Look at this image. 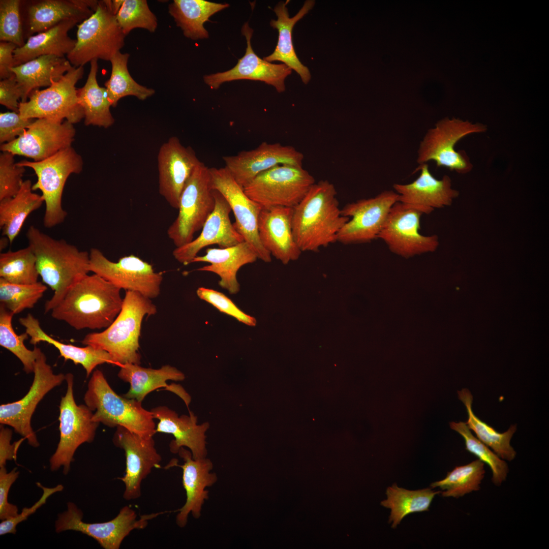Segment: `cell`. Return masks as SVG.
I'll return each mask as SVG.
<instances>
[{
	"mask_svg": "<svg viewBox=\"0 0 549 549\" xmlns=\"http://www.w3.org/2000/svg\"><path fill=\"white\" fill-rule=\"evenodd\" d=\"M337 194L332 183L320 180L293 207L292 231L302 252H317L337 241L349 218L342 215Z\"/></svg>",
	"mask_w": 549,
	"mask_h": 549,
	"instance_id": "1",
	"label": "cell"
},
{
	"mask_svg": "<svg viewBox=\"0 0 549 549\" xmlns=\"http://www.w3.org/2000/svg\"><path fill=\"white\" fill-rule=\"evenodd\" d=\"M26 236L36 256L39 276L54 291L45 303L47 313L73 286L88 275L89 253L79 250L63 239H55L33 225L28 228Z\"/></svg>",
	"mask_w": 549,
	"mask_h": 549,
	"instance_id": "2",
	"label": "cell"
},
{
	"mask_svg": "<svg viewBox=\"0 0 549 549\" xmlns=\"http://www.w3.org/2000/svg\"><path fill=\"white\" fill-rule=\"evenodd\" d=\"M120 291L98 275L88 274L69 289L51 311V316L76 330L107 328L121 309Z\"/></svg>",
	"mask_w": 549,
	"mask_h": 549,
	"instance_id": "3",
	"label": "cell"
},
{
	"mask_svg": "<svg viewBox=\"0 0 549 549\" xmlns=\"http://www.w3.org/2000/svg\"><path fill=\"white\" fill-rule=\"evenodd\" d=\"M157 311L151 299L126 291L121 309L111 324L101 332L88 333L81 343L106 351L114 364H140L139 339L142 320Z\"/></svg>",
	"mask_w": 549,
	"mask_h": 549,
	"instance_id": "4",
	"label": "cell"
},
{
	"mask_svg": "<svg viewBox=\"0 0 549 549\" xmlns=\"http://www.w3.org/2000/svg\"><path fill=\"white\" fill-rule=\"evenodd\" d=\"M83 400L95 411L92 418L96 422L109 428L122 426L144 438L156 433L151 411L145 409L142 402L117 394L100 370L93 372Z\"/></svg>",
	"mask_w": 549,
	"mask_h": 549,
	"instance_id": "5",
	"label": "cell"
},
{
	"mask_svg": "<svg viewBox=\"0 0 549 549\" xmlns=\"http://www.w3.org/2000/svg\"><path fill=\"white\" fill-rule=\"evenodd\" d=\"M125 36L116 20L112 1H99L94 13L78 25L76 42L67 59L74 67L94 59L110 61L124 46Z\"/></svg>",
	"mask_w": 549,
	"mask_h": 549,
	"instance_id": "6",
	"label": "cell"
},
{
	"mask_svg": "<svg viewBox=\"0 0 549 549\" xmlns=\"http://www.w3.org/2000/svg\"><path fill=\"white\" fill-rule=\"evenodd\" d=\"M16 164L33 169L37 176L32 190H40L42 192L45 203L44 227L51 228L63 223L67 216L62 203L64 187L71 174H79L82 170L83 162L81 156L70 146L40 161L22 160Z\"/></svg>",
	"mask_w": 549,
	"mask_h": 549,
	"instance_id": "7",
	"label": "cell"
},
{
	"mask_svg": "<svg viewBox=\"0 0 549 549\" xmlns=\"http://www.w3.org/2000/svg\"><path fill=\"white\" fill-rule=\"evenodd\" d=\"M486 130V126L481 123L456 118L442 119L425 134L419 145L416 161L420 165L432 161L438 167L467 173L473 164L465 152L455 150V146L466 136Z\"/></svg>",
	"mask_w": 549,
	"mask_h": 549,
	"instance_id": "8",
	"label": "cell"
},
{
	"mask_svg": "<svg viewBox=\"0 0 549 549\" xmlns=\"http://www.w3.org/2000/svg\"><path fill=\"white\" fill-rule=\"evenodd\" d=\"M215 206L209 168L201 162L186 183L180 197L178 215L167 230L168 236L176 248L194 239Z\"/></svg>",
	"mask_w": 549,
	"mask_h": 549,
	"instance_id": "9",
	"label": "cell"
},
{
	"mask_svg": "<svg viewBox=\"0 0 549 549\" xmlns=\"http://www.w3.org/2000/svg\"><path fill=\"white\" fill-rule=\"evenodd\" d=\"M65 380L67 389L59 405L60 438L49 462L52 471L63 467L64 474L67 475L76 450L82 444L93 442L100 423L93 420V412L86 405L76 404L73 394V374H66Z\"/></svg>",
	"mask_w": 549,
	"mask_h": 549,
	"instance_id": "10",
	"label": "cell"
},
{
	"mask_svg": "<svg viewBox=\"0 0 549 549\" xmlns=\"http://www.w3.org/2000/svg\"><path fill=\"white\" fill-rule=\"evenodd\" d=\"M83 74V66H72L51 86L43 90H33L26 102L19 103L18 113L21 117L58 121L65 119L72 124L79 122L84 118V114L78 102L75 85Z\"/></svg>",
	"mask_w": 549,
	"mask_h": 549,
	"instance_id": "11",
	"label": "cell"
},
{
	"mask_svg": "<svg viewBox=\"0 0 549 549\" xmlns=\"http://www.w3.org/2000/svg\"><path fill=\"white\" fill-rule=\"evenodd\" d=\"M315 183L302 166L279 165L259 174L243 189L262 207H294Z\"/></svg>",
	"mask_w": 549,
	"mask_h": 549,
	"instance_id": "12",
	"label": "cell"
},
{
	"mask_svg": "<svg viewBox=\"0 0 549 549\" xmlns=\"http://www.w3.org/2000/svg\"><path fill=\"white\" fill-rule=\"evenodd\" d=\"M432 212L421 206L399 201L392 206L378 236L391 252L405 258L435 252L439 246L436 235L420 233L423 214Z\"/></svg>",
	"mask_w": 549,
	"mask_h": 549,
	"instance_id": "13",
	"label": "cell"
},
{
	"mask_svg": "<svg viewBox=\"0 0 549 549\" xmlns=\"http://www.w3.org/2000/svg\"><path fill=\"white\" fill-rule=\"evenodd\" d=\"M162 513L142 515L137 518L135 511L126 506L110 521L87 523L82 521V511L74 503L69 502L67 510L58 514L55 530L57 533L69 530L80 532L96 540L105 549H118L132 531L145 528L149 520Z\"/></svg>",
	"mask_w": 549,
	"mask_h": 549,
	"instance_id": "14",
	"label": "cell"
},
{
	"mask_svg": "<svg viewBox=\"0 0 549 549\" xmlns=\"http://www.w3.org/2000/svg\"><path fill=\"white\" fill-rule=\"evenodd\" d=\"M89 270L120 290L137 292L149 299L160 293L162 273L156 272L152 265L133 254L115 262L98 249L92 248Z\"/></svg>",
	"mask_w": 549,
	"mask_h": 549,
	"instance_id": "15",
	"label": "cell"
},
{
	"mask_svg": "<svg viewBox=\"0 0 549 549\" xmlns=\"http://www.w3.org/2000/svg\"><path fill=\"white\" fill-rule=\"evenodd\" d=\"M46 356L40 352L34 364L33 381L27 393L20 400L0 406V423L12 427L15 432L34 447L39 446L31 426V419L37 405L53 388L66 380V375L53 373Z\"/></svg>",
	"mask_w": 549,
	"mask_h": 549,
	"instance_id": "16",
	"label": "cell"
},
{
	"mask_svg": "<svg viewBox=\"0 0 549 549\" xmlns=\"http://www.w3.org/2000/svg\"><path fill=\"white\" fill-rule=\"evenodd\" d=\"M211 186L226 199L233 212L237 231L254 250L258 258L265 262L271 260V255L262 246L258 234V218L262 207L251 199L243 188L224 168H209Z\"/></svg>",
	"mask_w": 549,
	"mask_h": 549,
	"instance_id": "17",
	"label": "cell"
},
{
	"mask_svg": "<svg viewBox=\"0 0 549 549\" xmlns=\"http://www.w3.org/2000/svg\"><path fill=\"white\" fill-rule=\"evenodd\" d=\"M398 199V195L394 191L385 190L374 197L347 204L341 209V212L349 219L339 232L337 241L352 245L370 242L378 239Z\"/></svg>",
	"mask_w": 549,
	"mask_h": 549,
	"instance_id": "18",
	"label": "cell"
},
{
	"mask_svg": "<svg viewBox=\"0 0 549 549\" xmlns=\"http://www.w3.org/2000/svg\"><path fill=\"white\" fill-rule=\"evenodd\" d=\"M75 134L73 124L67 120L38 118L21 136L2 144L1 150L40 161L72 146Z\"/></svg>",
	"mask_w": 549,
	"mask_h": 549,
	"instance_id": "19",
	"label": "cell"
},
{
	"mask_svg": "<svg viewBox=\"0 0 549 549\" xmlns=\"http://www.w3.org/2000/svg\"><path fill=\"white\" fill-rule=\"evenodd\" d=\"M112 441L115 446L124 450L126 456L125 473L124 476L118 478L125 484L124 498L127 500L138 499L141 495L142 480L162 461L153 437L144 438L118 426Z\"/></svg>",
	"mask_w": 549,
	"mask_h": 549,
	"instance_id": "20",
	"label": "cell"
},
{
	"mask_svg": "<svg viewBox=\"0 0 549 549\" xmlns=\"http://www.w3.org/2000/svg\"><path fill=\"white\" fill-rule=\"evenodd\" d=\"M303 155L291 145L263 142L257 147L223 157L225 166L242 188L259 174L279 165L302 166Z\"/></svg>",
	"mask_w": 549,
	"mask_h": 549,
	"instance_id": "21",
	"label": "cell"
},
{
	"mask_svg": "<svg viewBox=\"0 0 549 549\" xmlns=\"http://www.w3.org/2000/svg\"><path fill=\"white\" fill-rule=\"evenodd\" d=\"M200 162L194 150L184 146L175 136L161 146L158 155L159 193L173 208H178L186 183Z\"/></svg>",
	"mask_w": 549,
	"mask_h": 549,
	"instance_id": "22",
	"label": "cell"
},
{
	"mask_svg": "<svg viewBox=\"0 0 549 549\" xmlns=\"http://www.w3.org/2000/svg\"><path fill=\"white\" fill-rule=\"evenodd\" d=\"M241 33L247 40L245 55L238 59L231 69L203 77L204 82L211 89H218L226 82L247 79L260 81L275 87L278 93L285 90V80L292 73V70L284 64H272L260 58L251 45L253 30L246 22Z\"/></svg>",
	"mask_w": 549,
	"mask_h": 549,
	"instance_id": "23",
	"label": "cell"
},
{
	"mask_svg": "<svg viewBox=\"0 0 549 549\" xmlns=\"http://www.w3.org/2000/svg\"><path fill=\"white\" fill-rule=\"evenodd\" d=\"M215 208L205 222L199 235L191 242L175 248L174 258L184 265L191 264L204 248L217 245L221 248L230 247L244 241L230 219L231 209L224 197L213 190Z\"/></svg>",
	"mask_w": 549,
	"mask_h": 549,
	"instance_id": "24",
	"label": "cell"
},
{
	"mask_svg": "<svg viewBox=\"0 0 549 549\" xmlns=\"http://www.w3.org/2000/svg\"><path fill=\"white\" fill-rule=\"evenodd\" d=\"M178 453L184 461L183 465H178L175 462L167 465V468L174 466L182 469V482L186 493V501L179 509L176 517V523L181 528L186 526L188 515L191 513L195 518H198L204 501L208 498V492L205 490L213 485L217 480L215 473H210L213 465L211 461L206 458L195 460L191 451L181 447Z\"/></svg>",
	"mask_w": 549,
	"mask_h": 549,
	"instance_id": "25",
	"label": "cell"
},
{
	"mask_svg": "<svg viewBox=\"0 0 549 549\" xmlns=\"http://www.w3.org/2000/svg\"><path fill=\"white\" fill-rule=\"evenodd\" d=\"M154 419L159 420L156 433L172 434L174 439L169 444L170 451L178 453L182 447L189 448L195 460L206 457L205 433L209 428L208 422L198 424L197 417L191 411L189 415L178 414L166 406H160L150 410Z\"/></svg>",
	"mask_w": 549,
	"mask_h": 549,
	"instance_id": "26",
	"label": "cell"
},
{
	"mask_svg": "<svg viewBox=\"0 0 549 549\" xmlns=\"http://www.w3.org/2000/svg\"><path fill=\"white\" fill-rule=\"evenodd\" d=\"M293 207H262L258 222L259 237L264 248L286 264L297 259L301 251L293 233Z\"/></svg>",
	"mask_w": 549,
	"mask_h": 549,
	"instance_id": "27",
	"label": "cell"
},
{
	"mask_svg": "<svg viewBox=\"0 0 549 549\" xmlns=\"http://www.w3.org/2000/svg\"><path fill=\"white\" fill-rule=\"evenodd\" d=\"M417 170L420 174L412 182L393 185L398 201L423 207L432 212L436 208L450 205L459 196L458 191L452 187L449 176L444 175L440 179L435 178L427 163L419 165Z\"/></svg>",
	"mask_w": 549,
	"mask_h": 549,
	"instance_id": "28",
	"label": "cell"
},
{
	"mask_svg": "<svg viewBox=\"0 0 549 549\" xmlns=\"http://www.w3.org/2000/svg\"><path fill=\"white\" fill-rule=\"evenodd\" d=\"M119 367L118 377L130 385L129 390L123 395L125 397L142 402L148 393L164 387L179 396L188 407L191 398L184 388L179 384H167L168 380H185V374L175 367L167 364L154 369L134 363H126Z\"/></svg>",
	"mask_w": 549,
	"mask_h": 549,
	"instance_id": "29",
	"label": "cell"
},
{
	"mask_svg": "<svg viewBox=\"0 0 549 549\" xmlns=\"http://www.w3.org/2000/svg\"><path fill=\"white\" fill-rule=\"evenodd\" d=\"M258 259L251 246L245 240L236 245L224 248H207L205 254L197 256L191 263L206 262L209 264L198 271L211 272L220 278L219 285L229 293L236 294L240 290L237 273L243 265L252 263Z\"/></svg>",
	"mask_w": 549,
	"mask_h": 549,
	"instance_id": "30",
	"label": "cell"
},
{
	"mask_svg": "<svg viewBox=\"0 0 549 549\" xmlns=\"http://www.w3.org/2000/svg\"><path fill=\"white\" fill-rule=\"evenodd\" d=\"M290 1L280 2L274 7L277 19H272L270 26L278 29V41L273 52L263 58L268 62L279 61L282 62L292 70L295 71L300 77L303 83L307 84L310 81L311 75L309 69L303 65L298 58L293 46L292 32L294 25L312 9L315 2L307 0L298 13L293 17H290L287 7Z\"/></svg>",
	"mask_w": 549,
	"mask_h": 549,
	"instance_id": "31",
	"label": "cell"
},
{
	"mask_svg": "<svg viewBox=\"0 0 549 549\" xmlns=\"http://www.w3.org/2000/svg\"><path fill=\"white\" fill-rule=\"evenodd\" d=\"M98 1L43 0L35 2L28 8L27 35L30 37L46 31L67 19L82 22L94 13Z\"/></svg>",
	"mask_w": 549,
	"mask_h": 549,
	"instance_id": "32",
	"label": "cell"
},
{
	"mask_svg": "<svg viewBox=\"0 0 549 549\" xmlns=\"http://www.w3.org/2000/svg\"><path fill=\"white\" fill-rule=\"evenodd\" d=\"M78 22L80 21L67 19L46 31L29 37L22 47L16 48L14 51L16 66L43 55H67L76 42V40L69 36L68 32Z\"/></svg>",
	"mask_w": 549,
	"mask_h": 549,
	"instance_id": "33",
	"label": "cell"
},
{
	"mask_svg": "<svg viewBox=\"0 0 549 549\" xmlns=\"http://www.w3.org/2000/svg\"><path fill=\"white\" fill-rule=\"evenodd\" d=\"M19 322L25 327V332L30 337V344L36 345L44 342L52 345L66 360H70L75 364H81L85 369L87 377L98 365L114 364L111 356L104 350L88 345L78 347L66 344L53 339L43 330L39 320L30 314L19 318Z\"/></svg>",
	"mask_w": 549,
	"mask_h": 549,
	"instance_id": "34",
	"label": "cell"
},
{
	"mask_svg": "<svg viewBox=\"0 0 549 549\" xmlns=\"http://www.w3.org/2000/svg\"><path fill=\"white\" fill-rule=\"evenodd\" d=\"M72 67L65 57L54 55L39 56L12 69L21 91V102L41 87H49L58 81Z\"/></svg>",
	"mask_w": 549,
	"mask_h": 549,
	"instance_id": "35",
	"label": "cell"
},
{
	"mask_svg": "<svg viewBox=\"0 0 549 549\" xmlns=\"http://www.w3.org/2000/svg\"><path fill=\"white\" fill-rule=\"evenodd\" d=\"M229 6L204 0H174L168 12L185 37L194 40L207 39L208 33L204 24L215 13Z\"/></svg>",
	"mask_w": 549,
	"mask_h": 549,
	"instance_id": "36",
	"label": "cell"
},
{
	"mask_svg": "<svg viewBox=\"0 0 549 549\" xmlns=\"http://www.w3.org/2000/svg\"><path fill=\"white\" fill-rule=\"evenodd\" d=\"M32 181H23L14 197L0 201V228L11 244L19 234L28 216L44 202L42 195L34 193Z\"/></svg>",
	"mask_w": 549,
	"mask_h": 549,
	"instance_id": "37",
	"label": "cell"
},
{
	"mask_svg": "<svg viewBox=\"0 0 549 549\" xmlns=\"http://www.w3.org/2000/svg\"><path fill=\"white\" fill-rule=\"evenodd\" d=\"M90 68L84 85L77 89L79 104L84 114V124L107 128L114 123L111 113V106L105 87H100L97 75L98 71V59L90 61Z\"/></svg>",
	"mask_w": 549,
	"mask_h": 549,
	"instance_id": "38",
	"label": "cell"
},
{
	"mask_svg": "<svg viewBox=\"0 0 549 549\" xmlns=\"http://www.w3.org/2000/svg\"><path fill=\"white\" fill-rule=\"evenodd\" d=\"M459 399L465 405L468 413L466 423L474 432L480 441L491 448L501 459L508 461L513 460L516 452L510 445V440L516 430V425H511L504 433H499L494 428L482 421L474 413L472 408L473 396L467 388L458 391Z\"/></svg>",
	"mask_w": 549,
	"mask_h": 549,
	"instance_id": "39",
	"label": "cell"
},
{
	"mask_svg": "<svg viewBox=\"0 0 549 549\" xmlns=\"http://www.w3.org/2000/svg\"><path fill=\"white\" fill-rule=\"evenodd\" d=\"M441 492L431 488L409 490L394 483L387 487V498L381 501V505L390 509L389 522H392L391 527L395 528L406 515L428 511L434 498Z\"/></svg>",
	"mask_w": 549,
	"mask_h": 549,
	"instance_id": "40",
	"label": "cell"
},
{
	"mask_svg": "<svg viewBox=\"0 0 549 549\" xmlns=\"http://www.w3.org/2000/svg\"><path fill=\"white\" fill-rule=\"evenodd\" d=\"M130 54L117 52L111 58V73L109 79L105 83L111 106H117L122 98L132 96L140 100H145L155 93L151 88L136 82L131 76L127 67Z\"/></svg>",
	"mask_w": 549,
	"mask_h": 549,
	"instance_id": "41",
	"label": "cell"
},
{
	"mask_svg": "<svg viewBox=\"0 0 549 549\" xmlns=\"http://www.w3.org/2000/svg\"><path fill=\"white\" fill-rule=\"evenodd\" d=\"M484 464L476 460L463 466L455 467L443 479L431 484V488L439 487L444 497L459 498L472 492L478 491L484 477Z\"/></svg>",
	"mask_w": 549,
	"mask_h": 549,
	"instance_id": "42",
	"label": "cell"
},
{
	"mask_svg": "<svg viewBox=\"0 0 549 549\" xmlns=\"http://www.w3.org/2000/svg\"><path fill=\"white\" fill-rule=\"evenodd\" d=\"M36 256L29 246L0 254V278L12 283L29 285L38 282Z\"/></svg>",
	"mask_w": 549,
	"mask_h": 549,
	"instance_id": "43",
	"label": "cell"
},
{
	"mask_svg": "<svg viewBox=\"0 0 549 549\" xmlns=\"http://www.w3.org/2000/svg\"><path fill=\"white\" fill-rule=\"evenodd\" d=\"M449 425L452 430L464 438L466 449L490 467L492 472L493 483L496 486L501 485L506 479L509 472L508 465L505 460L475 437L466 422H451Z\"/></svg>",
	"mask_w": 549,
	"mask_h": 549,
	"instance_id": "44",
	"label": "cell"
},
{
	"mask_svg": "<svg viewBox=\"0 0 549 549\" xmlns=\"http://www.w3.org/2000/svg\"><path fill=\"white\" fill-rule=\"evenodd\" d=\"M13 315L12 312L0 305V345L20 360L26 373H32L36 360L41 350L36 346L32 350L25 347L24 341L29 336L26 332L20 335L15 332L12 324Z\"/></svg>",
	"mask_w": 549,
	"mask_h": 549,
	"instance_id": "45",
	"label": "cell"
},
{
	"mask_svg": "<svg viewBox=\"0 0 549 549\" xmlns=\"http://www.w3.org/2000/svg\"><path fill=\"white\" fill-rule=\"evenodd\" d=\"M47 289L41 282L29 285L10 283L0 278V305L14 315L33 308Z\"/></svg>",
	"mask_w": 549,
	"mask_h": 549,
	"instance_id": "46",
	"label": "cell"
},
{
	"mask_svg": "<svg viewBox=\"0 0 549 549\" xmlns=\"http://www.w3.org/2000/svg\"><path fill=\"white\" fill-rule=\"evenodd\" d=\"M115 18L125 36L136 28L154 33L158 26L157 18L146 0H124Z\"/></svg>",
	"mask_w": 549,
	"mask_h": 549,
	"instance_id": "47",
	"label": "cell"
},
{
	"mask_svg": "<svg viewBox=\"0 0 549 549\" xmlns=\"http://www.w3.org/2000/svg\"><path fill=\"white\" fill-rule=\"evenodd\" d=\"M19 0L0 1V40L15 44H24L20 14Z\"/></svg>",
	"mask_w": 549,
	"mask_h": 549,
	"instance_id": "48",
	"label": "cell"
},
{
	"mask_svg": "<svg viewBox=\"0 0 549 549\" xmlns=\"http://www.w3.org/2000/svg\"><path fill=\"white\" fill-rule=\"evenodd\" d=\"M14 156L8 151L0 155V201L15 196L23 182L25 167L15 163Z\"/></svg>",
	"mask_w": 549,
	"mask_h": 549,
	"instance_id": "49",
	"label": "cell"
},
{
	"mask_svg": "<svg viewBox=\"0 0 549 549\" xmlns=\"http://www.w3.org/2000/svg\"><path fill=\"white\" fill-rule=\"evenodd\" d=\"M196 293L201 299L211 304L220 312L231 316L248 326L256 325V320L254 317L242 312L222 292L201 287L197 289Z\"/></svg>",
	"mask_w": 549,
	"mask_h": 549,
	"instance_id": "50",
	"label": "cell"
},
{
	"mask_svg": "<svg viewBox=\"0 0 549 549\" xmlns=\"http://www.w3.org/2000/svg\"><path fill=\"white\" fill-rule=\"evenodd\" d=\"M37 486L43 491V494L40 499L32 506L29 508L24 507L20 513L11 518L3 521L0 524V535L7 534H15L16 527L21 522L26 520L31 514L35 513L38 509L44 505L47 499L53 494L61 492L64 489L62 484H58L53 487H47L37 482Z\"/></svg>",
	"mask_w": 549,
	"mask_h": 549,
	"instance_id": "51",
	"label": "cell"
},
{
	"mask_svg": "<svg viewBox=\"0 0 549 549\" xmlns=\"http://www.w3.org/2000/svg\"><path fill=\"white\" fill-rule=\"evenodd\" d=\"M23 118L18 112L0 113V143L10 142L21 136L34 121Z\"/></svg>",
	"mask_w": 549,
	"mask_h": 549,
	"instance_id": "52",
	"label": "cell"
},
{
	"mask_svg": "<svg viewBox=\"0 0 549 549\" xmlns=\"http://www.w3.org/2000/svg\"><path fill=\"white\" fill-rule=\"evenodd\" d=\"M16 468L8 472L5 467L0 468V519L6 520L17 516V506L9 503L8 496L12 484L18 478L19 472Z\"/></svg>",
	"mask_w": 549,
	"mask_h": 549,
	"instance_id": "53",
	"label": "cell"
},
{
	"mask_svg": "<svg viewBox=\"0 0 549 549\" xmlns=\"http://www.w3.org/2000/svg\"><path fill=\"white\" fill-rule=\"evenodd\" d=\"M22 97L15 75L0 81V104L12 111L19 112V99Z\"/></svg>",
	"mask_w": 549,
	"mask_h": 549,
	"instance_id": "54",
	"label": "cell"
},
{
	"mask_svg": "<svg viewBox=\"0 0 549 549\" xmlns=\"http://www.w3.org/2000/svg\"><path fill=\"white\" fill-rule=\"evenodd\" d=\"M12 431L11 429L1 425L0 429V468L6 466L9 460H16L18 449L24 438L11 443Z\"/></svg>",
	"mask_w": 549,
	"mask_h": 549,
	"instance_id": "55",
	"label": "cell"
},
{
	"mask_svg": "<svg viewBox=\"0 0 549 549\" xmlns=\"http://www.w3.org/2000/svg\"><path fill=\"white\" fill-rule=\"evenodd\" d=\"M17 46L10 42L0 43V78L1 80L10 78L14 74L12 69L16 67L14 51Z\"/></svg>",
	"mask_w": 549,
	"mask_h": 549,
	"instance_id": "56",
	"label": "cell"
},
{
	"mask_svg": "<svg viewBox=\"0 0 549 549\" xmlns=\"http://www.w3.org/2000/svg\"><path fill=\"white\" fill-rule=\"evenodd\" d=\"M124 0H112V8L113 11L115 15L117 14L118 10L120 8Z\"/></svg>",
	"mask_w": 549,
	"mask_h": 549,
	"instance_id": "57",
	"label": "cell"
},
{
	"mask_svg": "<svg viewBox=\"0 0 549 549\" xmlns=\"http://www.w3.org/2000/svg\"><path fill=\"white\" fill-rule=\"evenodd\" d=\"M8 242L10 243L9 240L7 237L5 236L1 238L0 242L1 250H3L4 249H5L7 247Z\"/></svg>",
	"mask_w": 549,
	"mask_h": 549,
	"instance_id": "58",
	"label": "cell"
}]
</instances>
